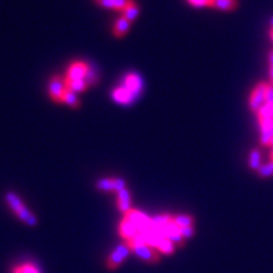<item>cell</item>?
Instances as JSON below:
<instances>
[{"label": "cell", "instance_id": "cell-12", "mask_svg": "<svg viewBox=\"0 0 273 273\" xmlns=\"http://www.w3.org/2000/svg\"><path fill=\"white\" fill-rule=\"evenodd\" d=\"M131 26H132V23L129 22V20L125 19L124 17L117 19V22H115V24H114L113 27L114 37H117V38L124 37L125 34L129 32V29H131Z\"/></svg>", "mask_w": 273, "mask_h": 273}, {"label": "cell", "instance_id": "cell-17", "mask_svg": "<svg viewBox=\"0 0 273 273\" xmlns=\"http://www.w3.org/2000/svg\"><path fill=\"white\" fill-rule=\"evenodd\" d=\"M248 165H249V168L252 170L258 171L262 166V153L259 149H253L249 154V159H248Z\"/></svg>", "mask_w": 273, "mask_h": 273}, {"label": "cell", "instance_id": "cell-2", "mask_svg": "<svg viewBox=\"0 0 273 273\" xmlns=\"http://www.w3.org/2000/svg\"><path fill=\"white\" fill-rule=\"evenodd\" d=\"M132 247V253L136 254L138 258H140L142 261H144L145 263H158L161 261V253L154 247L149 244H145V243H142L140 240L134 238L133 240L129 242Z\"/></svg>", "mask_w": 273, "mask_h": 273}, {"label": "cell", "instance_id": "cell-10", "mask_svg": "<svg viewBox=\"0 0 273 273\" xmlns=\"http://www.w3.org/2000/svg\"><path fill=\"white\" fill-rule=\"evenodd\" d=\"M124 88L128 89L134 95H138L140 89L143 88L142 80L136 74H128L124 77Z\"/></svg>", "mask_w": 273, "mask_h": 273}, {"label": "cell", "instance_id": "cell-28", "mask_svg": "<svg viewBox=\"0 0 273 273\" xmlns=\"http://www.w3.org/2000/svg\"><path fill=\"white\" fill-rule=\"evenodd\" d=\"M113 186H114V192H119V191L124 190L125 188V181L119 177H114L113 179Z\"/></svg>", "mask_w": 273, "mask_h": 273}, {"label": "cell", "instance_id": "cell-25", "mask_svg": "<svg viewBox=\"0 0 273 273\" xmlns=\"http://www.w3.org/2000/svg\"><path fill=\"white\" fill-rule=\"evenodd\" d=\"M259 127H261V132H273V119H265L259 120Z\"/></svg>", "mask_w": 273, "mask_h": 273}, {"label": "cell", "instance_id": "cell-31", "mask_svg": "<svg viewBox=\"0 0 273 273\" xmlns=\"http://www.w3.org/2000/svg\"><path fill=\"white\" fill-rule=\"evenodd\" d=\"M266 104H273V85L268 84L266 88Z\"/></svg>", "mask_w": 273, "mask_h": 273}, {"label": "cell", "instance_id": "cell-23", "mask_svg": "<svg viewBox=\"0 0 273 273\" xmlns=\"http://www.w3.org/2000/svg\"><path fill=\"white\" fill-rule=\"evenodd\" d=\"M257 115H258V120H265V119H271L272 118V114H271V105L270 104H265L262 106L258 111H257ZM273 119V118H272Z\"/></svg>", "mask_w": 273, "mask_h": 273}, {"label": "cell", "instance_id": "cell-29", "mask_svg": "<svg viewBox=\"0 0 273 273\" xmlns=\"http://www.w3.org/2000/svg\"><path fill=\"white\" fill-rule=\"evenodd\" d=\"M85 80H86V83H88L89 86H91V85H94V84H96L97 75H96V72L94 71V70H91V67L89 68L88 75H86Z\"/></svg>", "mask_w": 273, "mask_h": 273}, {"label": "cell", "instance_id": "cell-9", "mask_svg": "<svg viewBox=\"0 0 273 273\" xmlns=\"http://www.w3.org/2000/svg\"><path fill=\"white\" fill-rule=\"evenodd\" d=\"M133 0H95V3L104 9L123 11Z\"/></svg>", "mask_w": 273, "mask_h": 273}, {"label": "cell", "instance_id": "cell-19", "mask_svg": "<svg viewBox=\"0 0 273 273\" xmlns=\"http://www.w3.org/2000/svg\"><path fill=\"white\" fill-rule=\"evenodd\" d=\"M138 14H139V8H138V5H136L134 1H132V3L123 10V17L127 20H129L131 23L136 19Z\"/></svg>", "mask_w": 273, "mask_h": 273}, {"label": "cell", "instance_id": "cell-15", "mask_svg": "<svg viewBox=\"0 0 273 273\" xmlns=\"http://www.w3.org/2000/svg\"><path fill=\"white\" fill-rule=\"evenodd\" d=\"M62 102H63V104H66V105L70 106V108H72V109L80 108L79 97H77V95L75 94L74 91L68 90V89H66L65 92H63Z\"/></svg>", "mask_w": 273, "mask_h": 273}, {"label": "cell", "instance_id": "cell-14", "mask_svg": "<svg viewBox=\"0 0 273 273\" xmlns=\"http://www.w3.org/2000/svg\"><path fill=\"white\" fill-rule=\"evenodd\" d=\"M175 248H176V245L171 242L170 239L165 238V236H162V238L159 239L158 243H157L156 245V249L158 250L159 253L163 254H174Z\"/></svg>", "mask_w": 273, "mask_h": 273}, {"label": "cell", "instance_id": "cell-21", "mask_svg": "<svg viewBox=\"0 0 273 273\" xmlns=\"http://www.w3.org/2000/svg\"><path fill=\"white\" fill-rule=\"evenodd\" d=\"M96 188L99 191H104V192H114L113 186V179H101L96 182Z\"/></svg>", "mask_w": 273, "mask_h": 273}, {"label": "cell", "instance_id": "cell-26", "mask_svg": "<svg viewBox=\"0 0 273 273\" xmlns=\"http://www.w3.org/2000/svg\"><path fill=\"white\" fill-rule=\"evenodd\" d=\"M272 138H273V132H261L259 142H261V144L263 145H270Z\"/></svg>", "mask_w": 273, "mask_h": 273}, {"label": "cell", "instance_id": "cell-32", "mask_svg": "<svg viewBox=\"0 0 273 273\" xmlns=\"http://www.w3.org/2000/svg\"><path fill=\"white\" fill-rule=\"evenodd\" d=\"M117 199L119 200H127V201H132V196H131V192H129L127 188H124V190L119 191V192L117 193Z\"/></svg>", "mask_w": 273, "mask_h": 273}, {"label": "cell", "instance_id": "cell-36", "mask_svg": "<svg viewBox=\"0 0 273 273\" xmlns=\"http://www.w3.org/2000/svg\"><path fill=\"white\" fill-rule=\"evenodd\" d=\"M271 105V114H272V118H273V104H270Z\"/></svg>", "mask_w": 273, "mask_h": 273}, {"label": "cell", "instance_id": "cell-6", "mask_svg": "<svg viewBox=\"0 0 273 273\" xmlns=\"http://www.w3.org/2000/svg\"><path fill=\"white\" fill-rule=\"evenodd\" d=\"M66 90V84L65 79L58 75L52 77L49 80V85H48V92L49 96L53 101L56 102H62V95Z\"/></svg>", "mask_w": 273, "mask_h": 273}, {"label": "cell", "instance_id": "cell-24", "mask_svg": "<svg viewBox=\"0 0 273 273\" xmlns=\"http://www.w3.org/2000/svg\"><path fill=\"white\" fill-rule=\"evenodd\" d=\"M117 208L120 213H123L125 215V214L129 213V211L132 210V201L117 199Z\"/></svg>", "mask_w": 273, "mask_h": 273}, {"label": "cell", "instance_id": "cell-38", "mask_svg": "<svg viewBox=\"0 0 273 273\" xmlns=\"http://www.w3.org/2000/svg\"><path fill=\"white\" fill-rule=\"evenodd\" d=\"M270 145L273 148V138H272V140H271V144Z\"/></svg>", "mask_w": 273, "mask_h": 273}, {"label": "cell", "instance_id": "cell-20", "mask_svg": "<svg viewBox=\"0 0 273 273\" xmlns=\"http://www.w3.org/2000/svg\"><path fill=\"white\" fill-rule=\"evenodd\" d=\"M11 273H41V272L38 271V268L36 267L33 263H29V262H27V263H23V265L13 267Z\"/></svg>", "mask_w": 273, "mask_h": 273}, {"label": "cell", "instance_id": "cell-22", "mask_svg": "<svg viewBox=\"0 0 273 273\" xmlns=\"http://www.w3.org/2000/svg\"><path fill=\"white\" fill-rule=\"evenodd\" d=\"M257 174L259 175V177L273 176V161H271V162L268 163H265V165H262L261 168L257 171Z\"/></svg>", "mask_w": 273, "mask_h": 273}, {"label": "cell", "instance_id": "cell-4", "mask_svg": "<svg viewBox=\"0 0 273 273\" xmlns=\"http://www.w3.org/2000/svg\"><path fill=\"white\" fill-rule=\"evenodd\" d=\"M124 218H127L139 233H144L151 229V218H148L145 214L140 213V211L132 209L129 213L125 214Z\"/></svg>", "mask_w": 273, "mask_h": 273}, {"label": "cell", "instance_id": "cell-7", "mask_svg": "<svg viewBox=\"0 0 273 273\" xmlns=\"http://www.w3.org/2000/svg\"><path fill=\"white\" fill-rule=\"evenodd\" d=\"M89 68L90 66L85 62H74L72 65H70V67L67 68V74H66V79L68 80H83L85 79L86 75H88Z\"/></svg>", "mask_w": 273, "mask_h": 273}, {"label": "cell", "instance_id": "cell-35", "mask_svg": "<svg viewBox=\"0 0 273 273\" xmlns=\"http://www.w3.org/2000/svg\"><path fill=\"white\" fill-rule=\"evenodd\" d=\"M270 37H271V40L273 41V28L270 31Z\"/></svg>", "mask_w": 273, "mask_h": 273}, {"label": "cell", "instance_id": "cell-5", "mask_svg": "<svg viewBox=\"0 0 273 273\" xmlns=\"http://www.w3.org/2000/svg\"><path fill=\"white\" fill-rule=\"evenodd\" d=\"M266 88L267 84H258L249 96V108L252 111H258L266 104Z\"/></svg>", "mask_w": 273, "mask_h": 273}, {"label": "cell", "instance_id": "cell-18", "mask_svg": "<svg viewBox=\"0 0 273 273\" xmlns=\"http://www.w3.org/2000/svg\"><path fill=\"white\" fill-rule=\"evenodd\" d=\"M236 0H213V4L211 6L216 9H220V10H233L236 8Z\"/></svg>", "mask_w": 273, "mask_h": 273}, {"label": "cell", "instance_id": "cell-34", "mask_svg": "<svg viewBox=\"0 0 273 273\" xmlns=\"http://www.w3.org/2000/svg\"><path fill=\"white\" fill-rule=\"evenodd\" d=\"M270 81L273 85V68H270Z\"/></svg>", "mask_w": 273, "mask_h": 273}, {"label": "cell", "instance_id": "cell-11", "mask_svg": "<svg viewBox=\"0 0 273 273\" xmlns=\"http://www.w3.org/2000/svg\"><path fill=\"white\" fill-rule=\"evenodd\" d=\"M136 95L131 92V91L127 88H124V86L117 88L113 91V99L117 102H119V104H129V102H132L136 99Z\"/></svg>", "mask_w": 273, "mask_h": 273}, {"label": "cell", "instance_id": "cell-39", "mask_svg": "<svg viewBox=\"0 0 273 273\" xmlns=\"http://www.w3.org/2000/svg\"><path fill=\"white\" fill-rule=\"evenodd\" d=\"M271 24H272V28H273V18H272V19H271Z\"/></svg>", "mask_w": 273, "mask_h": 273}, {"label": "cell", "instance_id": "cell-1", "mask_svg": "<svg viewBox=\"0 0 273 273\" xmlns=\"http://www.w3.org/2000/svg\"><path fill=\"white\" fill-rule=\"evenodd\" d=\"M5 202L11 209V211L14 213V215L17 216L18 219L22 220L24 224H27L28 227H36L38 224V219L36 218V215L27 208L24 202L22 201V199L15 192H11V191L6 192Z\"/></svg>", "mask_w": 273, "mask_h": 273}, {"label": "cell", "instance_id": "cell-33", "mask_svg": "<svg viewBox=\"0 0 273 273\" xmlns=\"http://www.w3.org/2000/svg\"><path fill=\"white\" fill-rule=\"evenodd\" d=\"M268 62H270V68H273V51L268 53Z\"/></svg>", "mask_w": 273, "mask_h": 273}, {"label": "cell", "instance_id": "cell-30", "mask_svg": "<svg viewBox=\"0 0 273 273\" xmlns=\"http://www.w3.org/2000/svg\"><path fill=\"white\" fill-rule=\"evenodd\" d=\"M191 5L196 6V8H202V6H211L213 0H187Z\"/></svg>", "mask_w": 273, "mask_h": 273}, {"label": "cell", "instance_id": "cell-27", "mask_svg": "<svg viewBox=\"0 0 273 273\" xmlns=\"http://www.w3.org/2000/svg\"><path fill=\"white\" fill-rule=\"evenodd\" d=\"M180 234H181V236L185 240H187V239L192 238L193 234H195V229H193V227H186V228H181L180 229Z\"/></svg>", "mask_w": 273, "mask_h": 273}, {"label": "cell", "instance_id": "cell-13", "mask_svg": "<svg viewBox=\"0 0 273 273\" xmlns=\"http://www.w3.org/2000/svg\"><path fill=\"white\" fill-rule=\"evenodd\" d=\"M65 84H66V89H68V90L74 91L75 94H77V92H83V91H85L86 89L89 88L88 83H86V80H68L65 77Z\"/></svg>", "mask_w": 273, "mask_h": 273}, {"label": "cell", "instance_id": "cell-8", "mask_svg": "<svg viewBox=\"0 0 273 273\" xmlns=\"http://www.w3.org/2000/svg\"><path fill=\"white\" fill-rule=\"evenodd\" d=\"M118 231H119V235L124 239V242H131L139 234V231L136 230V228L127 218H123L122 222L119 223Z\"/></svg>", "mask_w": 273, "mask_h": 273}, {"label": "cell", "instance_id": "cell-37", "mask_svg": "<svg viewBox=\"0 0 273 273\" xmlns=\"http://www.w3.org/2000/svg\"><path fill=\"white\" fill-rule=\"evenodd\" d=\"M271 161H273V148H272V152H271Z\"/></svg>", "mask_w": 273, "mask_h": 273}, {"label": "cell", "instance_id": "cell-16", "mask_svg": "<svg viewBox=\"0 0 273 273\" xmlns=\"http://www.w3.org/2000/svg\"><path fill=\"white\" fill-rule=\"evenodd\" d=\"M171 222L174 223L179 229L181 228H186V227H193V216L191 215H177V216H172V220Z\"/></svg>", "mask_w": 273, "mask_h": 273}, {"label": "cell", "instance_id": "cell-3", "mask_svg": "<svg viewBox=\"0 0 273 273\" xmlns=\"http://www.w3.org/2000/svg\"><path fill=\"white\" fill-rule=\"evenodd\" d=\"M132 253V247L129 242L120 243L115 249L108 256L105 261V267L108 271H115L124 263V261Z\"/></svg>", "mask_w": 273, "mask_h": 273}]
</instances>
